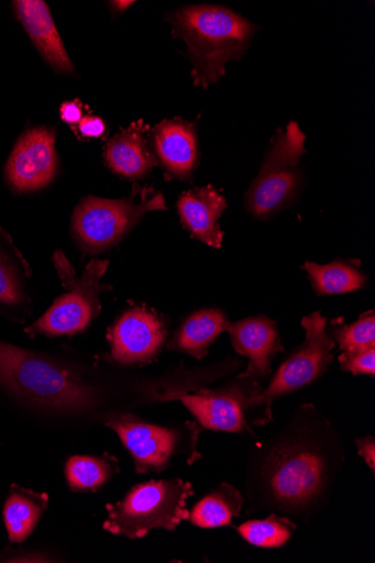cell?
Here are the masks:
<instances>
[{
	"label": "cell",
	"instance_id": "22",
	"mask_svg": "<svg viewBox=\"0 0 375 563\" xmlns=\"http://www.w3.org/2000/svg\"><path fill=\"white\" fill-rule=\"evenodd\" d=\"M304 268L309 275L313 289L319 295L355 291L366 283L361 272L344 262H337L324 266L306 263Z\"/></svg>",
	"mask_w": 375,
	"mask_h": 563
},
{
	"label": "cell",
	"instance_id": "28",
	"mask_svg": "<svg viewBox=\"0 0 375 563\" xmlns=\"http://www.w3.org/2000/svg\"><path fill=\"white\" fill-rule=\"evenodd\" d=\"M63 121L70 125H78L82 120L84 110L81 102L77 100L66 101L60 108Z\"/></svg>",
	"mask_w": 375,
	"mask_h": 563
},
{
	"label": "cell",
	"instance_id": "15",
	"mask_svg": "<svg viewBox=\"0 0 375 563\" xmlns=\"http://www.w3.org/2000/svg\"><path fill=\"white\" fill-rule=\"evenodd\" d=\"M235 351L249 357L247 374L265 379L272 374V362L283 351L282 339L275 322L258 317L231 324L228 330Z\"/></svg>",
	"mask_w": 375,
	"mask_h": 563
},
{
	"label": "cell",
	"instance_id": "21",
	"mask_svg": "<svg viewBox=\"0 0 375 563\" xmlns=\"http://www.w3.org/2000/svg\"><path fill=\"white\" fill-rule=\"evenodd\" d=\"M243 504L239 489L224 483L196 504L188 520L203 529L227 527L240 517Z\"/></svg>",
	"mask_w": 375,
	"mask_h": 563
},
{
	"label": "cell",
	"instance_id": "2",
	"mask_svg": "<svg viewBox=\"0 0 375 563\" xmlns=\"http://www.w3.org/2000/svg\"><path fill=\"white\" fill-rule=\"evenodd\" d=\"M173 36L187 45L194 85L207 89L227 75L225 66L246 53L256 26L230 9L216 5L181 8L168 15Z\"/></svg>",
	"mask_w": 375,
	"mask_h": 563
},
{
	"label": "cell",
	"instance_id": "9",
	"mask_svg": "<svg viewBox=\"0 0 375 563\" xmlns=\"http://www.w3.org/2000/svg\"><path fill=\"white\" fill-rule=\"evenodd\" d=\"M261 394L257 380L247 373L222 389L179 394L177 398L198 423L208 430L231 433L251 432L246 419L255 424L252 399Z\"/></svg>",
	"mask_w": 375,
	"mask_h": 563
},
{
	"label": "cell",
	"instance_id": "27",
	"mask_svg": "<svg viewBox=\"0 0 375 563\" xmlns=\"http://www.w3.org/2000/svg\"><path fill=\"white\" fill-rule=\"evenodd\" d=\"M78 131L84 137L96 139L106 131V125L100 118L85 117L78 124Z\"/></svg>",
	"mask_w": 375,
	"mask_h": 563
},
{
	"label": "cell",
	"instance_id": "26",
	"mask_svg": "<svg viewBox=\"0 0 375 563\" xmlns=\"http://www.w3.org/2000/svg\"><path fill=\"white\" fill-rule=\"evenodd\" d=\"M339 362L344 372L353 375L375 374V346L353 352H344L340 355Z\"/></svg>",
	"mask_w": 375,
	"mask_h": 563
},
{
	"label": "cell",
	"instance_id": "3",
	"mask_svg": "<svg viewBox=\"0 0 375 563\" xmlns=\"http://www.w3.org/2000/svg\"><path fill=\"white\" fill-rule=\"evenodd\" d=\"M0 385L26 404L60 413H80L96 390L78 373L42 353L0 342Z\"/></svg>",
	"mask_w": 375,
	"mask_h": 563
},
{
	"label": "cell",
	"instance_id": "12",
	"mask_svg": "<svg viewBox=\"0 0 375 563\" xmlns=\"http://www.w3.org/2000/svg\"><path fill=\"white\" fill-rule=\"evenodd\" d=\"M167 339L163 319L145 307L125 312L110 333L112 355L125 366L144 365L154 360Z\"/></svg>",
	"mask_w": 375,
	"mask_h": 563
},
{
	"label": "cell",
	"instance_id": "24",
	"mask_svg": "<svg viewBox=\"0 0 375 563\" xmlns=\"http://www.w3.org/2000/svg\"><path fill=\"white\" fill-rule=\"evenodd\" d=\"M239 534L260 548H280L296 531V525L286 517L272 515L262 521H249L238 528Z\"/></svg>",
	"mask_w": 375,
	"mask_h": 563
},
{
	"label": "cell",
	"instance_id": "25",
	"mask_svg": "<svg viewBox=\"0 0 375 563\" xmlns=\"http://www.w3.org/2000/svg\"><path fill=\"white\" fill-rule=\"evenodd\" d=\"M331 332L344 352H353L375 346V318L370 312L352 325L332 324Z\"/></svg>",
	"mask_w": 375,
	"mask_h": 563
},
{
	"label": "cell",
	"instance_id": "29",
	"mask_svg": "<svg viewBox=\"0 0 375 563\" xmlns=\"http://www.w3.org/2000/svg\"><path fill=\"white\" fill-rule=\"evenodd\" d=\"M359 454L363 456L364 462L370 467L372 473L375 471V441L373 437L357 439L355 441Z\"/></svg>",
	"mask_w": 375,
	"mask_h": 563
},
{
	"label": "cell",
	"instance_id": "13",
	"mask_svg": "<svg viewBox=\"0 0 375 563\" xmlns=\"http://www.w3.org/2000/svg\"><path fill=\"white\" fill-rule=\"evenodd\" d=\"M31 268L12 236L0 228V317L24 322L32 312Z\"/></svg>",
	"mask_w": 375,
	"mask_h": 563
},
{
	"label": "cell",
	"instance_id": "14",
	"mask_svg": "<svg viewBox=\"0 0 375 563\" xmlns=\"http://www.w3.org/2000/svg\"><path fill=\"white\" fill-rule=\"evenodd\" d=\"M12 4L18 20L43 59L59 74H75L74 64L46 3L42 0H15Z\"/></svg>",
	"mask_w": 375,
	"mask_h": 563
},
{
	"label": "cell",
	"instance_id": "1",
	"mask_svg": "<svg viewBox=\"0 0 375 563\" xmlns=\"http://www.w3.org/2000/svg\"><path fill=\"white\" fill-rule=\"evenodd\" d=\"M279 434L258 443L249 472V499L256 509L272 508L300 518L324 505L344 462L332 426L313 407Z\"/></svg>",
	"mask_w": 375,
	"mask_h": 563
},
{
	"label": "cell",
	"instance_id": "8",
	"mask_svg": "<svg viewBox=\"0 0 375 563\" xmlns=\"http://www.w3.org/2000/svg\"><path fill=\"white\" fill-rule=\"evenodd\" d=\"M301 324L306 331L304 343L279 368L269 387L252 399L255 426L273 420L272 404L276 398L316 382L328 372L334 360L335 342L327 332L328 320L316 312L304 318Z\"/></svg>",
	"mask_w": 375,
	"mask_h": 563
},
{
	"label": "cell",
	"instance_id": "17",
	"mask_svg": "<svg viewBox=\"0 0 375 563\" xmlns=\"http://www.w3.org/2000/svg\"><path fill=\"white\" fill-rule=\"evenodd\" d=\"M152 136L161 164L174 177L188 179L199 158L195 125L180 119L165 120L153 129Z\"/></svg>",
	"mask_w": 375,
	"mask_h": 563
},
{
	"label": "cell",
	"instance_id": "18",
	"mask_svg": "<svg viewBox=\"0 0 375 563\" xmlns=\"http://www.w3.org/2000/svg\"><path fill=\"white\" fill-rule=\"evenodd\" d=\"M148 126L141 120L107 142L103 156L107 165L118 175L137 179L151 173L156 162L147 146Z\"/></svg>",
	"mask_w": 375,
	"mask_h": 563
},
{
	"label": "cell",
	"instance_id": "19",
	"mask_svg": "<svg viewBox=\"0 0 375 563\" xmlns=\"http://www.w3.org/2000/svg\"><path fill=\"white\" fill-rule=\"evenodd\" d=\"M231 327L227 316L216 309L202 310L189 317L177 331L174 347L201 360L209 346Z\"/></svg>",
	"mask_w": 375,
	"mask_h": 563
},
{
	"label": "cell",
	"instance_id": "23",
	"mask_svg": "<svg viewBox=\"0 0 375 563\" xmlns=\"http://www.w3.org/2000/svg\"><path fill=\"white\" fill-rule=\"evenodd\" d=\"M114 468L109 460L75 455L66 465V478L74 492H93L110 481Z\"/></svg>",
	"mask_w": 375,
	"mask_h": 563
},
{
	"label": "cell",
	"instance_id": "7",
	"mask_svg": "<svg viewBox=\"0 0 375 563\" xmlns=\"http://www.w3.org/2000/svg\"><path fill=\"white\" fill-rule=\"evenodd\" d=\"M306 135L297 122L278 130L267 151L257 178L245 196L246 209L266 220L282 211L296 197L301 183L299 162L306 153Z\"/></svg>",
	"mask_w": 375,
	"mask_h": 563
},
{
	"label": "cell",
	"instance_id": "6",
	"mask_svg": "<svg viewBox=\"0 0 375 563\" xmlns=\"http://www.w3.org/2000/svg\"><path fill=\"white\" fill-rule=\"evenodd\" d=\"M53 264L68 292L57 298L47 312L25 330L31 338L74 336L85 331L100 314V292L110 289L100 284L110 266L109 261H91L81 277L76 275L60 250L53 254Z\"/></svg>",
	"mask_w": 375,
	"mask_h": 563
},
{
	"label": "cell",
	"instance_id": "4",
	"mask_svg": "<svg viewBox=\"0 0 375 563\" xmlns=\"http://www.w3.org/2000/svg\"><path fill=\"white\" fill-rule=\"evenodd\" d=\"M194 495L183 479L150 481L133 487L113 505H107L103 529L115 536L140 539L154 529L174 531L188 520L187 500Z\"/></svg>",
	"mask_w": 375,
	"mask_h": 563
},
{
	"label": "cell",
	"instance_id": "5",
	"mask_svg": "<svg viewBox=\"0 0 375 563\" xmlns=\"http://www.w3.org/2000/svg\"><path fill=\"white\" fill-rule=\"evenodd\" d=\"M166 210L164 194L135 185L123 199L88 196L75 210L73 233L85 252L97 254L124 239L147 213Z\"/></svg>",
	"mask_w": 375,
	"mask_h": 563
},
{
	"label": "cell",
	"instance_id": "11",
	"mask_svg": "<svg viewBox=\"0 0 375 563\" xmlns=\"http://www.w3.org/2000/svg\"><path fill=\"white\" fill-rule=\"evenodd\" d=\"M56 130L35 128L18 141L7 164L5 176L16 192H31L48 186L58 170Z\"/></svg>",
	"mask_w": 375,
	"mask_h": 563
},
{
	"label": "cell",
	"instance_id": "10",
	"mask_svg": "<svg viewBox=\"0 0 375 563\" xmlns=\"http://www.w3.org/2000/svg\"><path fill=\"white\" fill-rule=\"evenodd\" d=\"M114 430L134 460L137 474L159 473L169 468L196 432H185L146 423L124 413L106 424Z\"/></svg>",
	"mask_w": 375,
	"mask_h": 563
},
{
	"label": "cell",
	"instance_id": "16",
	"mask_svg": "<svg viewBox=\"0 0 375 563\" xmlns=\"http://www.w3.org/2000/svg\"><path fill=\"white\" fill-rule=\"evenodd\" d=\"M227 207V199L212 186L187 190L178 200V213L186 229L199 241L217 249L223 243L224 232L219 221Z\"/></svg>",
	"mask_w": 375,
	"mask_h": 563
},
{
	"label": "cell",
	"instance_id": "30",
	"mask_svg": "<svg viewBox=\"0 0 375 563\" xmlns=\"http://www.w3.org/2000/svg\"><path fill=\"white\" fill-rule=\"evenodd\" d=\"M114 14H122L125 11H128L129 8H131L134 2H110L109 3Z\"/></svg>",
	"mask_w": 375,
	"mask_h": 563
},
{
	"label": "cell",
	"instance_id": "20",
	"mask_svg": "<svg viewBox=\"0 0 375 563\" xmlns=\"http://www.w3.org/2000/svg\"><path fill=\"white\" fill-rule=\"evenodd\" d=\"M48 496L18 485L11 487L4 506V521L12 543H23L36 528L47 508Z\"/></svg>",
	"mask_w": 375,
	"mask_h": 563
}]
</instances>
